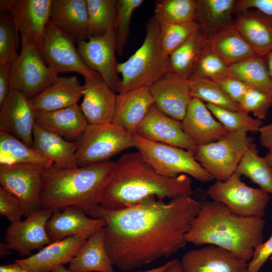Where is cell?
<instances>
[{"instance_id": "cell-34", "label": "cell", "mask_w": 272, "mask_h": 272, "mask_svg": "<svg viewBox=\"0 0 272 272\" xmlns=\"http://www.w3.org/2000/svg\"><path fill=\"white\" fill-rule=\"evenodd\" d=\"M32 164L48 169L53 163L7 131L0 129V165Z\"/></svg>"}, {"instance_id": "cell-4", "label": "cell", "mask_w": 272, "mask_h": 272, "mask_svg": "<svg viewBox=\"0 0 272 272\" xmlns=\"http://www.w3.org/2000/svg\"><path fill=\"white\" fill-rule=\"evenodd\" d=\"M113 162L73 169H44L41 208L60 211L77 208L93 217L99 208V195Z\"/></svg>"}, {"instance_id": "cell-23", "label": "cell", "mask_w": 272, "mask_h": 272, "mask_svg": "<svg viewBox=\"0 0 272 272\" xmlns=\"http://www.w3.org/2000/svg\"><path fill=\"white\" fill-rule=\"evenodd\" d=\"M181 122L184 131L197 147L215 142L228 131L204 102L194 98Z\"/></svg>"}, {"instance_id": "cell-25", "label": "cell", "mask_w": 272, "mask_h": 272, "mask_svg": "<svg viewBox=\"0 0 272 272\" xmlns=\"http://www.w3.org/2000/svg\"><path fill=\"white\" fill-rule=\"evenodd\" d=\"M35 124L71 142L78 141L88 125L78 104L54 111H36Z\"/></svg>"}, {"instance_id": "cell-29", "label": "cell", "mask_w": 272, "mask_h": 272, "mask_svg": "<svg viewBox=\"0 0 272 272\" xmlns=\"http://www.w3.org/2000/svg\"><path fill=\"white\" fill-rule=\"evenodd\" d=\"M83 90L76 76L60 77L30 100L35 111H54L78 104L83 97Z\"/></svg>"}, {"instance_id": "cell-1", "label": "cell", "mask_w": 272, "mask_h": 272, "mask_svg": "<svg viewBox=\"0 0 272 272\" xmlns=\"http://www.w3.org/2000/svg\"><path fill=\"white\" fill-rule=\"evenodd\" d=\"M202 202L185 196L165 202L150 197L121 210L99 207L93 218H102L106 248L113 266L127 271L169 257L184 248L186 235Z\"/></svg>"}, {"instance_id": "cell-36", "label": "cell", "mask_w": 272, "mask_h": 272, "mask_svg": "<svg viewBox=\"0 0 272 272\" xmlns=\"http://www.w3.org/2000/svg\"><path fill=\"white\" fill-rule=\"evenodd\" d=\"M235 173L240 177L245 176L272 195V169L264 157L259 155L254 144L244 153Z\"/></svg>"}, {"instance_id": "cell-9", "label": "cell", "mask_w": 272, "mask_h": 272, "mask_svg": "<svg viewBox=\"0 0 272 272\" xmlns=\"http://www.w3.org/2000/svg\"><path fill=\"white\" fill-rule=\"evenodd\" d=\"M247 133L228 131L215 142L197 146L195 158L215 179L225 181L235 173L244 153L253 144Z\"/></svg>"}, {"instance_id": "cell-10", "label": "cell", "mask_w": 272, "mask_h": 272, "mask_svg": "<svg viewBox=\"0 0 272 272\" xmlns=\"http://www.w3.org/2000/svg\"><path fill=\"white\" fill-rule=\"evenodd\" d=\"M206 193L212 200L226 205L240 216L263 218L270 201L268 193L247 185L235 173L225 181L216 180Z\"/></svg>"}, {"instance_id": "cell-17", "label": "cell", "mask_w": 272, "mask_h": 272, "mask_svg": "<svg viewBox=\"0 0 272 272\" xmlns=\"http://www.w3.org/2000/svg\"><path fill=\"white\" fill-rule=\"evenodd\" d=\"M150 141L195 153L197 146L184 131L181 122L165 115L153 105L138 127L135 134Z\"/></svg>"}, {"instance_id": "cell-48", "label": "cell", "mask_w": 272, "mask_h": 272, "mask_svg": "<svg viewBox=\"0 0 272 272\" xmlns=\"http://www.w3.org/2000/svg\"><path fill=\"white\" fill-rule=\"evenodd\" d=\"M272 255V234L265 241L257 246L251 259L248 262V272H259Z\"/></svg>"}, {"instance_id": "cell-39", "label": "cell", "mask_w": 272, "mask_h": 272, "mask_svg": "<svg viewBox=\"0 0 272 272\" xmlns=\"http://www.w3.org/2000/svg\"><path fill=\"white\" fill-rule=\"evenodd\" d=\"M155 15L158 21L169 23H185L195 20V0H158Z\"/></svg>"}, {"instance_id": "cell-19", "label": "cell", "mask_w": 272, "mask_h": 272, "mask_svg": "<svg viewBox=\"0 0 272 272\" xmlns=\"http://www.w3.org/2000/svg\"><path fill=\"white\" fill-rule=\"evenodd\" d=\"M180 262L184 272H248V262L213 245L187 251Z\"/></svg>"}, {"instance_id": "cell-22", "label": "cell", "mask_w": 272, "mask_h": 272, "mask_svg": "<svg viewBox=\"0 0 272 272\" xmlns=\"http://www.w3.org/2000/svg\"><path fill=\"white\" fill-rule=\"evenodd\" d=\"M87 239L78 236L51 242L28 257L15 261L34 272H52L56 267L70 263Z\"/></svg>"}, {"instance_id": "cell-21", "label": "cell", "mask_w": 272, "mask_h": 272, "mask_svg": "<svg viewBox=\"0 0 272 272\" xmlns=\"http://www.w3.org/2000/svg\"><path fill=\"white\" fill-rule=\"evenodd\" d=\"M80 107L88 124L112 122L116 95L103 80L85 79Z\"/></svg>"}, {"instance_id": "cell-28", "label": "cell", "mask_w": 272, "mask_h": 272, "mask_svg": "<svg viewBox=\"0 0 272 272\" xmlns=\"http://www.w3.org/2000/svg\"><path fill=\"white\" fill-rule=\"evenodd\" d=\"M33 138L32 148L51 161L53 163L52 167L60 170L78 167L76 160L77 142L67 141L35 124L33 128Z\"/></svg>"}, {"instance_id": "cell-15", "label": "cell", "mask_w": 272, "mask_h": 272, "mask_svg": "<svg viewBox=\"0 0 272 272\" xmlns=\"http://www.w3.org/2000/svg\"><path fill=\"white\" fill-rule=\"evenodd\" d=\"M80 55L85 63L98 73L114 92L120 79L117 72L116 32L100 36H90L88 40L76 42Z\"/></svg>"}, {"instance_id": "cell-6", "label": "cell", "mask_w": 272, "mask_h": 272, "mask_svg": "<svg viewBox=\"0 0 272 272\" xmlns=\"http://www.w3.org/2000/svg\"><path fill=\"white\" fill-rule=\"evenodd\" d=\"M133 135L134 148L158 174L167 177L185 174L203 182L215 179L197 161L193 152Z\"/></svg>"}, {"instance_id": "cell-54", "label": "cell", "mask_w": 272, "mask_h": 272, "mask_svg": "<svg viewBox=\"0 0 272 272\" xmlns=\"http://www.w3.org/2000/svg\"><path fill=\"white\" fill-rule=\"evenodd\" d=\"M172 262V260H171L165 264L150 269H148L145 271H137V272H165L168 267L170 265Z\"/></svg>"}, {"instance_id": "cell-35", "label": "cell", "mask_w": 272, "mask_h": 272, "mask_svg": "<svg viewBox=\"0 0 272 272\" xmlns=\"http://www.w3.org/2000/svg\"><path fill=\"white\" fill-rule=\"evenodd\" d=\"M231 76L259 89L272 98V80L265 56L256 55L229 66Z\"/></svg>"}, {"instance_id": "cell-26", "label": "cell", "mask_w": 272, "mask_h": 272, "mask_svg": "<svg viewBox=\"0 0 272 272\" xmlns=\"http://www.w3.org/2000/svg\"><path fill=\"white\" fill-rule=\"evenodd\" d=\"M153 105L154 100L149 87L118 93L112 122L134 134Z\"/></svg>"}, {"instance_id": "cell-11", "label": "cell", "mask_w": 272, "mask_h": 272, "mask_svg": "<svg viewBox=\"0 0 272 272\" xmlns=\"http://www.w3.org/2000/svg\"><path fill=\"white\" fill-rule=\"evenodd\" d=\"M75 41L49 21L39 51L44 62L60 73L76 72L85 79H103L80 55Z\"/></svg>"}, {"instance_id": "cell-43", "label": "cell", "mask_w": 272, "mask_h": 272, "mask_svg": "<svg viewBox=\"0 0 272 272\" xmlns=\"http://www.w3.org/2000/svg\"><path fill=\"white\" fill-rule=\"evenodd\" d=\"M195 76L216 81L231 76L230 67L207 44L194 67Z\"/></svg>"}, {"instance_id": "cell-52", "label": "cell", "mask_w": 272, "mask_h": 272, "mask_svg": "<svg viewBox=\"0 0 272 272\" xmlns=\"http://www.w3.org/2000/svg\"><path fill=\"white\" fill-rule=\"evenodd\" d=\"M0 272H34L23 267L19 263H14L2 265L0 266Z\"/></svg>"}, {"instance_id": "cell-16", "label": "cell", "mask_w": 272, "mask_h": 272, "mask_svg": "<svg viewBox=\"0 0 272 272\" xmlns=\"http://www.w3.org/2000/svg\"><path fill=\"white\" fill-rule=\"evenodd\" d=\"M35 113L30 99L21 92L10 89L0 104V129L32 148Z\"/></svg>"}, {"instance_id": "cell-14", "label": "cell", "mask_w": 272, "mask_h": 272, "mask_svg": "<svg viewBox=\"0 0 272 272\" xmlns=\"http://www.w3.org/2000/svg\"><path fill=\"white\" fill-rule=\"evenodd\" d=\"M53 213L51 209H41L23 221L11 223L5 231V243L22 256H30L34 250H40L51 242L46 227Z\"/></svg>"}, {"instance_id": "cell-27", "label": "cell", "mask_w": 272, "mask_h": 272, "mask_svg": "<svg viewBox=\"0 0 272 272\" xmlns=\"http://www.w3.org/2000/svg\"><path fill=\"white\" fill-rule=\"evenodd\" d=\"M234 25L256 55L265 57L272 51V16L256 9L236 13Z\"/></svg>"}, {"instance_id": "cell-12", "label": "cell", "mask_w": 272, "mask_h": 272, "mask_svg": "<svg viewBox=\"0 0 272 272\" xmlns=\"http://www.w3.org/2000/svg\"><path fill=\"white\" fill-rule=\"evenodd\" d=\"M44 168L32 164L0 165V184L20 201L24 216L41 209Z\"/></svg>"}, {"instance_id": "cell-37", "label": "cell", "mask_w": 272, "mask_h": 272, "mask_svg": "<svg viewBox=\"0 0 272 272\" xmlns=\"http://www.w3.org/2000/svg\"><path fill=\"white\" fill-rule=\"evenodd\" d=\"M90 37L115 30L117 0H86Z\"/></svg>"}, {"instance_id": "cell-56", "label": "cell", "mask_w": 272, "mask_h": 272, "mask_svg": "<svg viewBox=\"0 0 272 272\" xmlns=\"http://www.w3.org/2000/svg\"><path fill=\"white\" fill-rule=\"evenodd\" d=\"M268 72L272 80V51L265 56Z\"/></svg>"}, {"instance_id": "cell-49", "label": "cell", "mask_w": 272, "mask_h": 272, "mask_svg": "<svg viewBox=\"0 0 272 272\" xmlns=\"http://www.w3.org/2000/svg\"><path fill=\"white\" fill-rule=\"evenodd\" d=\"M248 9H256L272 16V0L236 1L235 14L237 12Z\"/></svg>"}, {"instance_id": "cell-50", "label": "cell", "mask_w": 272, "mask_h": 272, "mask_svg": "<svg viewBox=\"0 0 272 272\" xmlns=\"http://www.w3.org/2000/svg\"><path fill=\"white\" fill-rule=\"evenodd\" d=\"M12 64H0V104L2 103L10 91L9 73Z\"/></svg>"}, {"instance_id": "cell-38", "label": "cell", "mask_w": 272, "mask_h": 272, "mask_svg": "<svg viewBox=\"0 0 272 272\" xmlns=\"http://www.w3.org/2000/svg\"><path fill=\"white\" fill-rule=\"evenodd\" d=\"M188 82L192 98L229 110H239L238 104L231 100L215 82L192 76Z\"/></svg>"}, {"instance_id": "cell-18", "label": "cell", "mask_w": 272, "mask_h": 272, "mask_svg": "<svg viewBox=\"0 0 272 272\" xmlns=\"http://www.w3.org/2000/svg\"><path fill=\"white\" fill-rule=\"evenodd\" d=\"M150 89L158 110L174 119L182 120L193 98L188 80L167 73Z\"/></svg>"}, {"instance_id": "cell-46", "label": "cell", "mask_w": 272, "mask_h": 272, "mask_svg": "<svg viewBox=\"0 0 272 272\" xmlns=\"http://www.w3.org/2000/svg\"><path fill=\"white\" fill-rule=\"evenodd\" d=\"M0 215L11 223L21 221L24 216L21 205L11 193L0 187Z\"/></svg>"}, {"instance_id": "cell-13", "label": "cell", "mask_w": 272, "mask_h": 272, "mask_svg": "<svg viewBox=\"0 0 272 272\" xmlns=\"http://www.w3.org/2000/svg\"><path fill=\"white\" fill-rule=\"evenodd\" d=\"M52 0H1L0 11L11 13L17 29L39 48L49 21Z\"/></svg>"}, {"instance_id": "cell-2", "label": "cell", "mask_w": 272, "mask_h": 272, "mask_svg": "<svg viewBox=\"0 0 272 272\" xmlns=\"http://www.w3.org/2000/svg\"><path fill=\"white\" fill-rule=\"evenodd\" d=\"M190 176L167 177L156 172L138 152L128 153L114 162L99 193L101 208L121 210L137 205L150 197L160 200L190 196Z\"/></svg>"}, {"instance_id": "cell-3", "label": "cell", "mask_w": 272, "mask_h": 272, "mask_svg": "<svg viewBox=\"0 0 272 272\" xmlns=\"http://www.w3.org/2000/svg\"><path fill=\"white\" fill-rule=\"evenodd\" d=\"M265 224L263 218L238 216L221 202L205 201L185 238L196 246L220 247L248 262L263 242Z\"/></svg>"}, {"instance_id": "cell-31", "label": "cell", "mask_w": 272, "mask_h": 272, "mask_svg": "<svg viewBox=\"0 0 272 272\" xmlns=\"http://www.w3.org/2000/svg\"><path fill=\"white\" fill-rule=\"evenodd\" d=\"M107 253L103 228L92 234L69 263L73 272H114Z\"/></svg>"}, {"instance_id": "cell-42", "label": "cell", "mask_w": 272, "mask_h": 272, "mask_svg": "<svg viewBox=\"0 0 272 272\" xmlns=\"http://www.w3.org/2000/svg\"><path fill=\"white\" fill-rule=\"evenodd\" d=\"M158 21L160 25L162 47L168 56L200 28L195 21L185 23H169Z\"/></svg>"}, {"instance_id": "cell-47", "label": "cell", "mask_w": 272, "mask_h": 272, "mask_svg": "<svg viewBox=\"0 0 272 272\" xmlns=\"http://www.w3.org/2000/svg\"><path fill=\"white\" fill-rule=\"evenodd\" d=\"M234 102L238 104L249 85L232 76L214 81Z\"/></svg>"}, {"instance_id": "cell-32", "label": "cell", "mask_w": 272, "mask_h": 272, "mask_svg": "<svg viewBox=\"0 0 272 272\" xmlns=\"http://www.w3.org/2000/svg\"><path fill=\"white\" fill-rule=\"evenodd\" d=\"M237 0H195L194 21L209 36L234 23Z\"/></svg>"}, {"instance_id": "cell-8", "label": "cell", "mask_w": 272, "mask_h": 272, "mask_svg": "<svg viewBox=\"0 0 272 272\" xmlns=\"http://www.w3.org/2000/svg\"><path fill=\"white\" fill-rule=\"evenodd\" d=\"M58 74L44 62L38 48L21 35L20 52L10 71V89L30 100L54 83Z\"/></svg>"}, {"instance_id": "cell-51", "label": "cell", "mask_w": 272, "mask_h": 272, "mask_svg": "<svg viewBox=\"0 0 272 272\" xmlns=\"http://www.w3.org/2000/svg\"><path fill=\"white\" fill-rule=\"evenodd\" d=\"M259 133L261 145L268 151H272V123L263 124L260 127Z\"/></svg>"}, {"instance_id": "cell-24", "label": "cell", "mask_w": 272, "mask_h": 272, "mask_svg": "<svg viewBox=\"0 0 272 272\" xmlns=\"http://www.w3.org/2000/svg\"><path fill=\"white\" fill-rule=\"evenodd\" d=\"M49 22L76 42L90 37L86 0H52Z\"/></svg>"}, {"instance_id": "cell-30", "label": "cell", "mask_w": 272, "mask_h": 272, "mask_svg": "<svg viewBox=\"0 0 272 272\" xmlns=\"http://www.w3.org/2000/svg\"><path fill=\"white\" fill-rule=\"evenodd\" d=\"M207 44L228 66L257 55L234 24L208 36Z\"/></svg>"}, {"instance_id": "cell-45", "label": "cell", "mask_w": 272, "mask_h": 272, "mask_svg": "<svg viewBox=\"0 0 272 272\" xmlns=\"http://www.w3.org/2000/svg\"><path fill=\"white\" fill-rule=\"evenodd\" d=\"M239 110L262 120L267 116L272 106V98L265 92L250 87L238 103Z\"/></svg>"}, {"instance_id": "cell-58", "label": "cell", "mask_w": 272, "mask_h": 272, "mask_svg": "<svg viewBox=\"0 0 272 272\" xmlns=\"http://www.w3.org/2000/svg\"><path fill=\"white\" fill-rule=\"evenodd\" d=\"M52 272H73L66 268L64 265H61L54 268Z\"/></svg>"}, {"instance_id": "cell-57", "label": "cell", "mask_w": 272, "mask_h": 272, "mask_svg": "<svg viewBox=\"0 0 272 272\" xmlns=\"http://www.w3.org/2000/svg\"><path fill=\"white\" fill-rule=\"evenodd\" d=\"M264 158L272 169V151H268Z\"/></svg>"}, {"instance_id": "cell-20", "label": "cell", "mask_w": 272, "mask_h": 272, "mask_svg": "<svg viewBox=\"0 0 272 272\" xmlns=\"http://www.w3.org/2000/svg\"><path fill=\"white\" fill-rule=\"evenodd\" d=\"M81 210L67 207L54 211L46 224V231L51 242L78 236L88 239L106 225L102 218L89 217Z\"/></svg>"}, {"instance_id": "cell-55", "label": "cell", "mask_w": 272, "mask_h": 272, "mask_svg": "<svg viewBox=\"0 0 272 272\" xmlns=\"http://www.w3.org/2000/svg\"><path fill=\"white\" fill-rule=\"evenodd\" d=\"M11 249L5 242L0 243V256L1 258L6 256L11 252Z\"/></svg>"}, {"instance_id": "cell-5", "label": "cell", "mask_w": 272, "mask_h": 272, "mask_svg": "<svg viewBox=\"0 0 272 272\" xmlns=\"http://www.w3.org/2000/svg\"><path fill=\"white\" fill-rule=\"evenodd\" d=\"M146 28L142 45L126 61L117 62V72L121 76L117 88L118 93L150 88L167 73L169 56L162 49L160 25L154 16L149 19Z\"/></svg>"}, {"instance_id": "cell-44", "label": "cell", "mask_w": 272, "mask_h": 272, "mask_svg": "<svg viewBox=\"0 0 272 272\" xmlns=\"http://www.w3.org/2000/svg\"><path fill=\"white\" fill-rule=\"evenodd\" d=\"M144 2L143 0H117L116 49V53L120 56L123 55L127 42L132 14Z\"/></svg>"}, {"instance_id": "cell-53", "label": "cell", "mask_w": 272, "mask_h": 272, "mask_svg": "<svg viewBox=\"0 0 272 272\" xmlns=\"http://www.w3.org/2000/svg\"><path fill=\"white\" fill-rule=\"evenodd\" d=\"M165 272H184L180 260L173 259L171 264Z\"/></svg>"}, {"instance_id": "cell-41", "label": "cell", "mask_w": 272, "mask_h": 272, "mask_svg": "<svg viewBox=\"0 0 272 272\" xmlns=\"http://www.w3.org/2000/svg\"><path fill=\"white\" fill-rule=\"evenodd\" d=\"M11 13H0V64H11L18 57L19 37Z\"/></svg>"}, {"instance_id": "cell-33", "label": "cell", "mask_w": 272, "mask_h": 272, "mask_svg": "<svg viewBox=\"0 0 272 272\" xmlns=\"http://www.w3.org/2000/svg\"><path fill=\"white\" fill-rule=\"evenodd\" d=\"M207 39V35L200 28L192 34L169 55L167 73L189 80Z\"/></svg>"}, {"instance_id": "cell-7", "label": "cell", "mask_w": 272, "mask_h": 272, "mask_svg": "<svg viewBox=\"0 0 272 272\" xmlns=\"http://www.w3.org/2000/svg\"><path fill=\"white\" fill-rule=\"evenodd\" d=\"M76 160L82 167L109 162L113 156L135 147L133 134L112 122L88 124L77 141Z\"/></svg>"}, {"instance_id": "cell-40", "label": "cell", "mask_w": 272, "mask_h": 272, "mask_svg": "<svg viewBox=\"0 0 272 272\" xmlns=\"http://www.w3.org/2000/svg\"><path fill=\"white\" fill-rule=\"evenodd\" d=\"M214 116L228 131L259 132L263 121L240 110L232 111L206 104Z\"/></svg>"}]
</instances>
